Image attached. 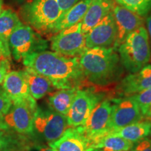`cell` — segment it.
Listing matches in <instances>:
<instances>
[{"mask_svg":"<svg viewBox=\"0 0 151 151\" xmlns=\"http://www.w3.org/2000/svg\"><path fill=\"white\" fill-rule=\"evenodd\" d=\"M69 128L67 117L52 110L38 109L34 121V130L43 140L51 143L58 140Z\"/></svg>","mask_w":151,"mask_h":151,"instance_id":"9c48e42d","label":"cell"},{"mask_svg":"<svg viewBox=\"0 0 151 151\" xmlns=\"http://www.w3.org/2000/svg\"><path fill=\"white\" fill-rule=\"evenodd\" d=\"M40 151H53L50 148H41Z\"/></svg>","mask_w":151,"mask_h":151,"instance_id":"836d02e7","label":"cell"},{"mask_svg":"<svg viewBox=\"0 0 151 151\" xmlns=\"http://www.w3.org/2000/svg\"><path fill=\"white\" fill-rule=\"evenodd\" d=\"M149 135H150L151 137V129H150V134H149Z\"/></svg>","mask_w":151,"mask_h":151,"instance_id":"8d00e7d4","label":"cell"},{"mask_svg":"<svg viewBox=\"0 0 151 151\" xmlns=\"http://www.w3.org/2000/svg\"><path fill=\"white\" fill-rule=\"evenodd\" d=\"M146 24H147V32H148L149 39H150L151 42V14L148 16L146 19Z\"/></svg>","mask_w":151,"mask_h":151,"instance_id":"4dcf8cb0","label":"cell"},{"mask_svg":"<svg viewBox=\"0 0 151 151\" xmlns=\"http://www.w3.org/2000/svg\"><path fill=\"white\" fill-rule=\"evenodd\" d=\"M151 120H143L121 128L117 131L111 132L132 143H137L146 139L150 134Z\"/></svg>","mask_w":151,"mask_h":151,"instance_id":"44dd1931","label":"cell"},{"mask_svg":"<svg viewBox=\"0 0 151 151\" xmlns=\"http://www.w3.org/2000/svg\"><path fill=\"white\" fill-rule=\"evenodd\" d=\"M48 145L53 151H87L89 143L78 127H69L61 137Z\"/></svg>","mask_w":151,"mask_h":151,"instance_id":"9a60e30c","label":"cell"},{"mask_svg":"<svg viewBox=\"0 0 151 151\" xmlns=\"http://www.w3.org/2000/svg\"><path fill=\"white\" fill-rule=\"evenodd\" d=\"M11 104H12V101L11 99L6 94L2 87H0V124L6 114L9 111Z\"/></svg>","mask_w":151,"mask_h":151,"instance_id":"484cf974","label":"cell"},{"mask_svg":"<svg viewBox=\"0 0 151 151\" xmlns=\"http://www.w3.org/2000/svg\"><path fill=\"white\" fill-rule=\"evenodd\" d=\"M77 90L78 88L60 89L52 93L48 98V106L50 110L67 116Z\"/></svg>","mask_w":151,"mask_h":151,"instance_id":"603a6c76","label":"cell"},{"mask_svg":"<svg viewBox=\"0 0 151 151\" xmlns=\"http://www.w3.org/2000/svg\"><path fill=\"white\" fill-rule=\"evenodd\" d=\"M9 69V62L6 59L1 60L0 62V84L3 83L6 75L8 73Z\"/></svg>","mask_w":151,"mask_h":151,"instance_id":"f546056e","label":"cell"},{"mask_svg":"<svg viewBox=\"0 0 151 151\" xmlns=\"http://www.w3.org/2000/svg\"><path fill=\"white\" fill-rule=\"evenodd\" d=\"M132 96L137 102L144 120H151V88Z\"/></svg>","mask_w":151,"mask_h":151,"instance_id":"d4e9b609","label":"cell"},{"mask_svg":"<svg viewBox=\"0 0 151 151\" xmlns=\"http://www.w3.org/2000/svg\"><path fill=\"white\" fill-rule=\"evenodd\" d=\"M113 14L117 27V37L113 48L117 50L130 33L144 26V19L117 4L113 6Z\"/></svg>","mask_w":151,"mask_h":151,"instance_id":"4fadbf2b","label":"cell"},{"mask_svg":"<svg viewBox=\"0 0 151 151\" xmlns=\"http://www.w3.org/2000/svg\"><path fill=\"white\" fill-rule=\"evenodd\" d=\"M51 49L54 52L70 58H79L87 50L86 35L81 29V22L66 28L51 38Z\"/></svg>","mask_w":151,"mask_h":151,"instance_id":"ba28073f","label":"cell"},{"mask_svg":"<svg viewBox=\"0 0 151 151\" xmlns=\"http://www.w3.org/2000/svg\"><path fill=\"white\" fill-rule=\"evenodd\" d=\"M134 145L130 151H151V139H144Z\"/></svg>","mask_w":151,"mask_h":151,"instance_id":"4316f807","label":"cell"},{"mask_svg":"<svg viewBox=\"0 0 151 151\" xmlns=\"http://www.w3.org/2000/svg\"><path fill=\"white\" fill-rule=\"evenodd\" d=\"M21 72L27 83L30 95L35 99H40L55 89L49 79L29 68L25 67Z\"/></svg>","mask_w":151,"mask_h":151,"instance_id":"ac0fdd59","label":"cell"},{"mask_svg":"<svg viewBox=\"0 0 151 151\" xmlns=\"http://www.w3.org/2000/svg\"><path fill=\"white\" fill-rule=\"evenodd\" d=\"M11 139L8 135H6L3 129H0V151L7 150L10 146Z\"/></svg>","mask_w":151,"mask_h":151,"instance_id":"f1b7e54d","label":"cell"},{"mask_svg":"<svg viewBox=\"0 0 151 151\" xmlns=\"http://www.w3.org/2000/svg\"><path fill=\"white\" fill-rule=\"evenodd\" d=\"M37 109L36 99L32 96L12 102L0 124V129H9L22 134H32L34 131V121Z\"/></svg>","mask_w":151,"mask_h":151,"instance_id":"5b68a950","label":"cell"},{"mask_svg":"<svg viewBox=\"0 0 151 151\" xmlns=\"http://www.w3.org/2000/svg\"><path fill=\"white\" fill-rule=\"evenodd\" d=\"M22 24L18 15L11 9H5L0 15V41L4 48L6 58H10L11 56L9 38L14 30Z\"/></svg>","mask_w":151,"mask_h":151,"instance_id":"ffe728a7","label":"cell"},{"mask_svg":"<svg viewBox=\"0 0 151 151\" xmlns=\"http://www.w3.org/2000/svg\"><path fill=\"white\" fill-rule=\"evenodd\" d=\"M87 151H108L103 150V149H99V148H88Z\"/></svg>","mask_w":151,"mask_h":151,"instance_id":"d6a6232c","label":"cell"},{"mask_svg":"<svg viewBox=\"0 0 151 151\" xmlns=\"http://www.w3.org/2000/svg\"><path fill=\"white\" fill-rule=\"evenodd\" d=\"M117 37V27L113 11L86 35L87 48H113Z\"/></svg>","mask_w":151,"mask_h":151,"instance_id":"7c38bea8","label":"cell"},{"mask_svg":"<svg viewBox=\"0 0 151 151\" xmlns=\"http://www.w3.org/2000/svg\"><path fill=\"white\" fill-rule=\"evenodd\" d=\"M21 14L27 25L39 32H50L62 15L57 0H32L23 6Z\"/></svg>","mask_w":151,"mask_h":151,"instance_id":"277c9868","label":"cell"},{"mask_svg":"<svg viewBox=\"0 0 151 151\" xmlns=\"http://www.w3.org/2000/svg\"><path fill=\"white\" fill-rule=\"evenodd\" d=\"M151 88V65H147L137 72L126 76L117 86L121 95L131 96Z\"/></svg>","mask_w":151,"mask_h":151,"instance_id":"5bb4252c","label":"cell"},{"mask_svg":"<svg viewBox=\"0 0 151 151\" xmlns=\"http://www.w3.org/2000/svg\"><path fill=\"white\" fill-rule=\"evenodd\" d=\"M6 151H11V150H6ZM13 151H18V150H13Z\"/></svg>","mask_w":151,"mask_h":151,"instance_id":"74e56055","label":"cell"},{"mask_svg":"<svg viewBox=\"0 0 151 151\" xmlns=\"http://www.w3.org/2000/svg\"><path fill=\"white\" fill-rule=\"evenodd\" d=\"M104 97L103 93L91 88L77 90L71 108L66 116L69 127L83 125Z\"/></svg>","mask_w":151,"mask_h":151,"instance_id":"52a82bcc","label":"cell"},{"mask_svg":"<svg viewBox=\"0 0 151 151\" xmlns=\"http://www.w3.org/2000/svg\"><path fill=\"white\" fill-rule=\"evenodd\" d=\"M92 0H81L73 6L62 14L55 22L50 32L57 34L62 29L72 27L82 21Z\"/></svg>","mask_w":151,"mask_h":151,"instance_id":"d6986e66","label":"cell"},{"mask_svg":"<svg viewBox=\"0 0 151 151\" xmlns=\"http://www.w3.org/2000/svg\"><path fill=\"white\" fill-rule=\"evenodd\" d=\"M2 57H4L6 59H7L6 56V52H5V50L4 48L3 44L1 43V41H0V60L1 59Z\"/></svg>","mask_w":151,"mask_h":151,"instance_id":"1f68e13d","label":"cell"},{"mask_svg":"<svg viewBox=\"0 0 151 151\" xmlns=\"http://www.w3.org/2000/svg\"><path fill=\"white\" fill-rule=\"evenodd\" d=\"M2 88L11 101H20L30 97L27 83L21 71L7 73L2 83Z\"/></svg>","mask_w":151,"mask_h":151,"instance_id":"2e32d148","label":"cell"},{"mask_svg":"<svg viewBox=\"0 0 151 151\" xmlns=\"http://www.w3.org/2000/svg\"><path fill=\"white\" fill-rule=\"evenodd\" d=\"M106 1H109V2H110L111 4H113V5H115L116 4V1H115V0H106Z\"/></svg>","mask_w":151,"mask_h":151,"instance_id":"d590c367","label":"cell"},{"mask_svg":"<svg viewBox=\"0 0 151 151\" xmlns=\"http://www.w3.org/2000/svg\"><path fill=\"white\" fill-rule=\"evenodd\" d=\"M23 64L49 79L55 89H78L87 83L78 57L70 58L54 51L43 50L26 56Z\"/></svg>","mask_w":151,"mask_h":151,"instance_id":"6da1fadb","label":"cell"},{"mask_svg":"<svg viewBox=\"0 0 151 151\" xmlns=\"http://www.w3.org/2000/svg\"><path fill=\"white\" fill-rule=\"evenodd\" d=\"M115 1L117 4L143 18L151 11V0H115Z\"/></svg>","mask_w":151,"mask_h":151,"instance_id":"cb8c5ba5","label":"cell"},{"mask_svg":"<svg viewBox=\"0 0 151 151\" xmlns=\"http://www.w3.org/2000/svg\"><path fill=\"white\" fill-rule=\"evenodd\" d=\"M133 146L134 143L131 141L112 133H109L91 141L88 148L103 149L108 151H129Z\"/></svg>","mask_w":151,"mask_h":151,"instance_id":"7402d4cb","label":"cell"},{"mask_svg":"<svg viewBox=\"0 0 151 151\" xmlns=\"http://www.w3.org/2000/svg\"><path fill=\"white\" fill-rule=\"evenodd\" d=\"M80 1L81 0H57L62 14L65 13Z\"/></svg>","mask_w":151,"mask_h":151,"instance_id":"83f0119b","label":"cell"},{"mask_svg":"<svg viewBox=\"0 0 151 151\" xmlns=\"http://www.w3.org/2000/svg\"><path fill=\"white\" fill-rule=\"evenodd\" d=\"M78 58L87 83L95 86L116 83L123 73L118 51L113 48H88Z\"/></svg>","mask_w":151,"mask_h":151,"instance_id":"7a4b0ae2","label":"cell"},{"mask_svg":"<svg viewBox=\"0 0 151 151\" xmlns=\"http://www.w3.org/2000/svg\"><path fill=\"white\" fill-rule=\"evenodd\" d=\"M149 36L144 26L130 33L117 51L122 67L130 73L137 72L151 59Z\"/></svg>","mask_w":151,"mask_h":151,"instance_id":"3957f363","label":"cell"},{"mask_svg":"<svg viewBox=\"0 0 151 151\" xmlns=\"http://www.w3.org/2000/svg\"><path fill=\"white\" fill-rule=\"evenodd\" d=\"M110 120V133L134 122L144 120L132 96L113 99Z\"/></svg>","mask_w":151,"mask_h":151,"instance_id":"8fae6325","label":"cell"},{"mask_svg":"<svg viewBox=\"0 0 151 151\" xmlns=\"http://www.w3.org/2000/svg\"><path fill=\"white\" fill-rule=\"evenodd\" d=\"M9 48L16 60H23L33 52L43 51L48 43L27 24H22L14 30L9 41Z\"/></svg>","mask_w":151,"mask_h":151,"instance_id":"8992f818","label":"cell"},{"mask_svg":"<svg viewBox=\"0 0 151 151\" xmlns=\"http://www.w3.org/2000/svg\"><path fill=\"white\" fill-rule=\"evenodd\" d=\"M113 109L112 99L101 101L97 106L83 125L78 129L88 140V143L110 133V120Z\"/></svg>","mask_w":151,"mask_h":151,"instance_id":"30bf717a","label":"cell"},{"mask_svg":"<svg viewBox=\"0 0 151 151\" xmlns=\"http://www.w3.org/2000/svg\"><path fill=\"white\" fill-rule=\"evenodd\" d=\"M2 5H3V0H0V15L2 12Z\"/></svg>","mask_w":151,"mask_h":151,"instance_id":"e575fe53","label":"cell"},{"mask_svg":"<svg viewBox=\"0 0 151 151\" xmlns=\"http://www.w3.org/2000/svg\"><path fill=\"white\" fill-rule=\"evenodd\" d=\"M112 4L106 0H92L86 15L81 21L83 33L86 35L102 19L113 11Z\"/></svg>","mask_w":151,"mask_h":151,"instance_id":"e0dca14e","label":"cell"}]
</instances>
